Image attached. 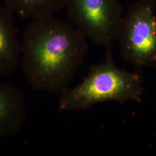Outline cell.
<instances>
[{
  "label": "cell",
  "instance_id": "cell-1",
  "mask_svg": "<svg viewBox=\"0 0 156 156\" xmlns=\"http://www.w3.org/2000/svg\"><path fill=\"white\" fill-rule=\"evenodd\" d=\"M88 49L87 38L73 24L53 16L32 20L22 42L24 76L35 90L61 94L69 88Z\"/></svg>",
  "mask_w": 156,
  "mask_h": 156
},
{
  "label": "cell",
  "instance_id": "cell-2",
  "mask_svg": "<svg viewBox=\"0 0 156 156\" xmlns=\"http://www.w3.org/2000/svg\"><path fill=\"white\" fill-rule=\"evenodd\" d=\"M104 62L89 68L82 82L64 91L57 102L59 111H78L108 101L141 102L144 81L140 71L130 72L115 64L112 46L106 48Z\"/></svg>",
  "mask_w": 156,
  "mask_h": 156
},
{
  "label": "cell",
  "instance_id": "cell-3",
  "mask_svg": "<svg viewBox=\"0 0 156 156\" xmlns=\"http://www.w3.org/2000/svg\"><path fill=\"white\" fill-rule=\"evenodd\" d=\"M156 0H137L128 6L117 40L122 57L137 69L156 66Z\"/></svg>",
  "mask_w": 156,
  "mask_h": 156
},
{
  "label": "cell",
  "instance_id": "cell-4",
  "mask_svg": "<svg viewBox=\"0 0 156 156\" xmlns=\"http://www.w3.org/2000/svg\"><path fill=\"white\" fill-rule=\"evenodd\" d=\"M68 14L75 27L95 45L112 46L124 15L118 0H69Z\"/></svg>",
  "mask_w": 156,
  "mask_h": 156
},
{
  "label": "cell",
  "instance_id": "cell-5",
  "mask_svg": "<svg viewBox=\"0 0 156 156\" xmlns=\"http://www.w3.org/2000/svg\"><path fill=\"white\" fill-rule=\"evenodd\" d=\"M26 117V104L22 91L12 84L0 82V138L19 133Z\"/></svg>",
  "mask_w": 156,
  "mask_h": 156
},
{
  "label": "cell",
  "instance_id": "cell-6",
  "mask_svg": "<svg viewBox=\"0 0 156 156\" xmlns=\"http://www.w3.org/2000/svg\"><path fill=\"white\" fill-rule=\"evenodd\" d=\"M13 15L0 6V77L12 75L21 64L22 43Z\"/></svg>",
  "mask_w": 156,
  "mask_h": 156
},
{
  "label": "cell",
  "instance_id": "cell-7",
  "mask_svg": "<svg viewBox=\"0 0 156 156\" xmlns=\"http://www.w3.org/2000/svg\"><path fill=\"white\" fill-rule=\"evenodd\" d=\"M69 0H5L6 7L22 19L51 16L67 7Z\"/></svg>",
  "mask_w": 156,
  "mask_h": 156
}]
</instances>
